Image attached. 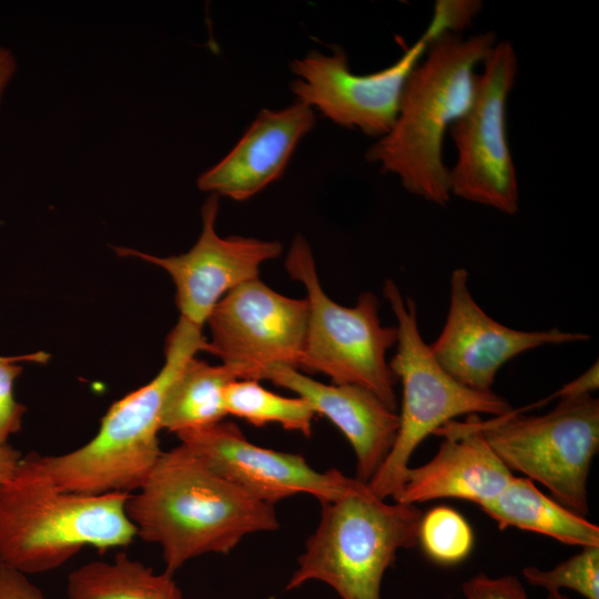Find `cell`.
<instances>
[{
	"instance_id": "obj_1",
	"label": "cell",
	"mask_w": 599,
	"mask_h": 599,
	"mask_svg": "<svg viewBox=\"0 0 599 599\" xmlns=\"http://www.w3.org/2000/svg\"><path fill=\"white\" fill-rule=\"evenodd\" d=\"M125 512L136 537L162 551L173 576L206 554H230L251 534L280 527L275 506L261 501L211 469L184 445L163 451Z\"/></svg>"
},
{
	"instance_id": "obj_2",
	"label": "cell",
	"mask_w": 599,
	"mask_h": 599,
	"mask_svg": "<svg viewBox=\"0 0 599 599\" xmlns=\"http://www.w3.org/2000/svg\"><path fill=\"white\" fill-rule=\"evenodd\" d=\"M495 44L493 32L467 39L446 32L433 40L405 83L394 125L369 146L366 160L397 175L409 193L445 206L451 197L445 134L471 105L475 69Z\"/></svg>"
},
{
	"instance_id": "obj_3",
	"label": "cell",
	"mask_w": 599,
	"mask_h": 599,
	"mask_svg": "<svg viewBox=\"0 0 599 599\" xmlns=\"http://www.w3.org/2000/svg\"><path fill=\"white\" fill-rule=\"evenodd\" d=\"M129 495L60 490L38 453L23 455L0 490V562L28 576L60 568L84 547L129 546L136 537L125 512Z\"/></svg>"
},
{
	"instance_id": "obj_4",
	"label": "cell",
	"mask_w": 599,
	"mask_h": 599,
	"mask_svg": "<svg viewBox=\"0 0 599 599\" xmlns=\"http://www.w3.org/2000/svg\"><path fill=\"white\" fill-rule=\"evenodd\" d=\"M202 328L180 316L166 337L160 372L114 402L91 440L62 455L38 454L42 469L60 490L132 494L142 486L163 453L159 432L166 393L185 363L206 352Z\"/></svg>"
},
{
	"instance_id": "obj_5",
	"label": "cell",
	"mask_w": 599,
	"mask_h": 599,
	"mask_svg": "<svg viewBox=\"0 0 599 599\" xmlns=\"http://www.w3.org/2000/svg\"><path fill=\"white\" fill-rule=\"evenodd\" d=\"M422 517L416 505L389 504L356 479L347 493L322 504L317 528L306 540L286 590L316 580L341 599H382L384 575L399 550L418 544Z\"/></svg>"
},
{
	"instance_id": "obj_6",
	"label": "cell",
	"mask_w": 599,
	"mask_h": 599,
	"mask_svg": "<svg viewBox=\"0 0 599 599\" xmlns=\"http://www.w3.org/2000/svg\"><path fill=\"white\" fill-rule=\"evenodd\" d=\"M383 294L397 322V349L388 364L402 383L403 397L395 443L367 486L375 496L387 499L400 489L412 455L427 436L458 416L496 417L512 407L493 390L477 392L454 379L424 342L414 301L404 297L393 280H386Z\"/></svg>"
},
{
	"instance_id": "obj_7",
	"label": "cell",
	"mask_w": 599,
	"mask_h": 599,
	"mask_svg": "<svg viewBox=\"0 0 599 599\" xmlns=\"http://www.w3.org/2000/svg\"><path fill=\"white\" fill-rule=\"evenodd\" d=\"M285 268L303 284L308 306L298 370L324 374L333 384L364 387L396 412L397 378L386 353L396 344L397 331L380 323L376 295L365 292L354 306L334 302L321 285L312 248L301 234L292 241Z\"/></svg>"
},
{
	"instance_id": "obj_8",
	"label": "cell",
	"mask_w": 599,
	"mask_h": 599,
	"mask_svg": "<svg viewBox=\"0 0 599 599\" xmlns=\"http://www.w3.org/2000/svg\"><path fill=\"white\" fill-rule=\"evenodd\" d=\"M477 426L512 473L545 486L562 506L586 516L588 477L599 450V399L590 395L564 397L545 415L517 409Z\"/></svg>"
},
{
	"instance_id": "obj_9",
	"label": "cell",
	"mask_w": 599,
	"mask_h": 599,
	"mask_svg": "<svg viewBox=\"0 0 599 599\" xmlns=\"http://www.w3.org/2000/svg\"><path fill=\"white\" fill-rule=\"evenodd\" d=\"M483 67L471 105L448 130L457 149L450 193L514 215L519 191L507 136V102L517 74L512 44H495Z\"/></svg>"
},
{
	"instance_id": "obj_10",
	"label": "cell",
	"mask_w": 599,
	"mask_h": 599,
	"mask_svg": "<svg viewBox=\"0 0 599 599\" xmlns=\"http://www.w3.org/2000/svg\"><path fill=\"white\" fill-rule=\"evenodd\" d=\"M436 38L427 27L396 62L369 74L353 73L342 47L333 45L329 54L311 50L291 62L297 78L290 89L335 124L379 139L394 125L405 83Z\"/></svg>"
},
{
	"instance_id": "obj_11",
	"label": "cell",
	"mask_w": 599,
	"mask_h": 599,
	"mask_svg": "<svg viewBox=\"0 0 599 599\" xmlns=\"http://www.w3.org/2000/svg\"><path fill=\"white\" fill-rule=\"evenodd\" d=\"M307 315L305 297L282 295L254 278L229 292L210 314L206 352L237 379L261 380L275 365L298 369Z\"/></svg>"
},
{
	"instance_id": "obj_12",
	"label": "cell",
	"mask_w": 599,
	"mask_h": 599,
	"mask_svg": "<svg viewBox=\"0 0 599 599\" xmlns=\"http://www.w3.org/2000/svg\"><path fill=\"white\" fill-rule=\"evenodd\" d=\"M176 436L215 473L270 505L298 494L313 496L321 504L333 501L356 483L337 469L316 470L302 455L253 444L232 422Z\"/></svg>"
},
{
	"instance_id": "obj_13",
	"label": "cell",
	"mask_w": 599,
	"mask_h": 599,
	"mask_svg": "<svg viewBox=\"0 0 599 599\" xmlns=\"http://www.w3.org/2000/svg\"><path fill=\"white\" fill-rule=\"evenodd\" d=\"M219 196L210 194L201 209L202 231L186 253L166 257L115 246L120 256H133L160 266L175 285L181 317L203 327L216 304L232 290L258 277L260 266L282 253L277 241L231 235L215 231Z\"/></svg>"
},
{
	"instance_id": "obj_14",
	"label": "cell",
	"mask_w": 599,
	"mask_h": 599,
	"mask_svg": "<svg viewBox=\"0 0 599 599\" xmlns=\"http://www.w3.org/2000/svg\"><path fill=\"white\" fill-rule=\"evenodd\" d=\"M585 333L519 331L487 315L468 288V273L459 267L449 281V306L444 327L429 344L433 356L454 379L477 392H490L500 367L511 358L544 345L585 342Z\"/></svg>"
},
{
	"instance_id": "obj_15",
	"label": "cell",
	"mask_w": 599,
	"mask_h": 599,
	"mask_svg": "<svg viewBox=\"0 0 599 599\" xmlns=\"http://www.w3.org/2000/svg\"><path fill=\"white\" fill-rule=\"evenodd\" d=\"M477 416L450 420L434 433L443 437L436 455L422 466L408 468L394 501L417 506L456 498L479 506L502 491L514 474L485 439Z\"/></svg>"
},
{
	"instance_id": "obj_16",
	"label": "cell",
	"mask_w": 599,
	"mask_h": 599,
	"mask_svg": "<svg viewBox=\"0 0 599 599\" xmlns=\"http://www.w3.org/2000/svg\"><path fill=\"white\" fill-rule=\"evenodd\" d=\"M315 123V111L297 100L281 110H261L234 148L200 174L197 187L234 201L251 199L283 175Z\"/></svg>"
},
{
	"instance_id": "obj_17",
	"label": "cell",
	"mask_w": 599,
	"mask_h": 599,
	"mask_svg": "<svg viewBox=\"0 0 599 599\" xmlns=\"http://www.w3.org/2000/svg\"><path fill=\"white\" fill-rule=\"evenodd\" d=\"M262 379L307 400L345 436L356 457V479L367 484L388 456L398 432V414L370 390L351 384H324L286 365H275Z\"/></svg>"
},
{
	"instance_id": "obj_18",
	"label": "cell",
	"mask_w": 599,
	"mask_h": 599,
	"mask_svg": "<svg viewBox=\"0 0 599 599\" xmlns=\"http://www.w3.org/2000/svg\"><path fill=\"white\" fill-rule=\"evenodd\" d=\"M479 508L499 529L518 528L573 546H599V527L541 493L531 480L512 477Z\"/></svg>"
},
{
	"instance_id": "obj_19",
	"label": "cell",
	"mask_w": 599,
	"mask_h": 599,
	"mask_svg": "<svg viewBox=\"0 0 599 599\" xmlns=\"http://www.w3.org/2000/svg\"><path fill=\"white\" fill-rule=\"evenodd\" d=\"M237 379L233 370L190 358L170 386L161 413V429L180 434L224 420L225 389Z\"/></svg>"
},
{
	"instance_id": "obj_20",
	"label": "cell",
	"mask_w": 599,
	"mask_h": 599,
	"mask_svg": "<svg viewBox=\"0 0 599 599\" xmlns=\"http://www.w3.org/2000/svg\"><path fill=\"white\" fill-rule=\"evenodd\" d=\"M68 599H184L173 576L132 559L124 551L109 561L93 560L72 570Z\"/></svg>"
},
{
	"instance_id": "obj_21",
	"label": "cell",
	"mask_w": 599,
	"mask_h": 599,
	"mask_svg": "<svg viewBox=\"0 0 599 599\" xmlns=\"http://www.w3.org/2000/svg\"><path fill=\"white\" fill-rule=\"evenodd\" d=\"M227 415L261 427L277 424L286 430L309 437L316 415L304 398L286 397L266 389L255 379H234L225 389Z\"/></svg>"
},
{
	"instance_id": "obj_22",
	"label": "cell",
	"mask_w": 599,
	"mask_h": 599,
	"mask_svg": "<svg viewBox=\"0 0 599 599\" xmlns=\"http://www.w3.org/2000/svg\"><path fill=\"white\" fill-rule=\"evenodd\" d=\"M418 542L424 552L440 565H456L468 557L474 546V532L461 514L439 506L423 515Z\"/></svg>"
},
{
	"instance_id": "obj_23",
	"label": "cell",
	"mask_w": 599,
	"mask_h": 599,
	"mask_svg": "<svg viewBox=\"0 0 599 599\" xmlns=\"http://www.w3.org/2000/svg\"><path fill=\"white\" fill-rule=\"evenodd\" d=\"M521 573L529 585L547 591L565 588L586 599H599V546L581 547L579 552L551 569L528 566Z\"/></svg>"
},
{
	"instance_id": "obj_24",
	"label": "cell",
	"mask_w": 599,
	"mask_h": 599,
	"mask_svg": "<svg viewBox=\"0 0 599 599\" xmlns=\"http://www.w3.org/2000/svg\"><path fill=\"white\" fill-rule=\"evenodd\" d=\"M49 355L35 352L22 356H0V445L8 444L11 435L22 427L26 406L14 397V383L22 372L16 362L45 363Z\"/></svg>"
},
{
	"instance_id": "obj_25",
	"label": "cell",
	"mask_w": 599,
	"mask_h": 599,
	"mask_svg": "<svg viewBox=\"0 0 599 599\" xmlns=\"http://www.w3.org/2000/svg\"><path fill=\"white\" fill-rule=\"evenodd\" d=\"M461 589L465 599H529L520 579L512 575L477 573L466 580Z\"/></svg>"
},
{
	"instance_id": "obj_26",
	"label": "cell",
	"mask_w": 599,
	"mask_h": 599,
	"mask_svg": "<svg viewBox=\"0 0 599 599\" xmlns=\"http://www.w3.org/2000/svg\"><path fill=\"white\" fill-rule=\"evenodd\" d=\"M481 4L473 0H438L430 23L443 34L457 33L471 23Z\"/></svg>"
},
{
	"instance_id": "obj_27",
	"label": "cell",
	"mask_w": 599,
	"mask_h": 599,
	"mask_svg": "<svg viewBox=\"0 0 599 599\" xmlns=\"http://www.w3.org/2000/svg\"><path fill=\"white\" fill-rule=\"evenodd\" d=\"M0 599H45L26 573L0 562Z\"/></svg>"
},
{
	"instance_id": "obj_28",
	"label": "cell",
	"mask_w": 599,
	"mask_h": 599,
	"mask_svg": "<svg viewBox=\"0 0 599 599\" xmlns=\"http://www.w3.org/2000/svg\"><path fill=\"white\" fill-rule=\"evenodd\" d=\"M598 387H599V368H598V362H596L586 372L579 375L577 378L564 385L559 390L554 393L551 396L534 404L532 407L542 406L551 399L590 395L592 394V392L597 390ZM532 407L530 405L526 407V409L528 410Z\"/></svg>"
},
{
	"instance_id": "obj_29",
	"label": "cell",
	"mask_w": 599,
	"mask_h": 599,
	"mask_svg": "<svg viewBox=\"0 0 599 599\" xmlns=\"http://www.w3.org/2000/svg\"><path fill=\"white\" fill-rule=\"evenodd\" d=\"M22 457V453L11 445H0V490L13 477Z\"/></svg>"
},
{
	"instance_id": "obj_30",
	"label": "cell",
	"mask_w": 599,
	"mask_h": 599,
	"mask_svg": "<svg viewBox=\"0 0 599 599\" xmlns=\"http://www.w3.org/2000/svg\"><path fill=\"white\" fill-rule=\"evenodd\" d=\"M17 68L16 58L8 49L0 48V99Z\"/></svg>"
},
{
	"instance_id": "obj_31",
	"label": "cell",
	"mask_w": 599,
	"mask_h": 599,
	"mask_svg": "<svg viewBox=\"0 0 599 599\" xmlns=\"http://www.w3.org/2000/svg\"><path fill=\"white\" fill-rule=\"evenodd\" d=\"M547 599H571L570 597L557 590L548 591Z\"/></svg>"
}]
</instances>
